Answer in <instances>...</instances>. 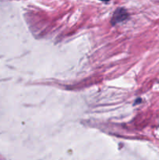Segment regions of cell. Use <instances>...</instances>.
Segmentation results:
<instances>
[{"mask_svg":"<svg viewBox=\"0 0 159 160\" xmlns=\"http://www.w3.org/2000/svg\"><path fill=\"white\" fill-rule=\"evenodd\" d=\"M128 17V13L126 11V9H123V8H119V9H116L114 13L113 17H112V23L113 24L116 23H119V22L123 21L126 20Z\"/></svg>","mask_w":159,"mask_h":160,"instance_id":"6da1fadb","label":"cell"}]
</instances>
